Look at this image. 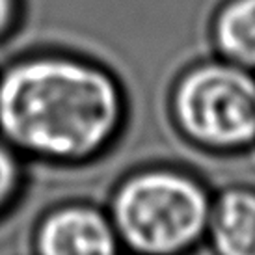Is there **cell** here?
<instances>
[{"label": "cell", "mask_w": 255, "mask_h": 255, "mask_svg": "<svg viewBox=\"0 0 255 255\" xmlns=\"http://www.w3.org/2000/svg\"><path fill=\"white\" fill-rule=\"evenodd\" d=\"M123 121L120 82L93 62L43 54L0 75V138L19 155L84 162L116 140Z\"/></svg>", "instance_id": "cell-1"}, {"label": "cell", "mask_w": 255, "mask_h": 255, "mask_svg": "<svg viewBox=\"0 0 255 255\" xmlns=\"http://www.w3.org/2000/svg\"><path fill=\"white\" fill-rule=\"evenodd\" d=\"M171 112L181 134L213 153L255 145V73L226 60L201 62L179 77Z\"/></svg>", "instance_id": "cell-3"}, {"label": "cell", "mask_w": 255, "mask_h": 255, "mask_svg": "<svg viewBox=\"0 0 255 255\" xmlns=\"http://www.w3.org/2000/svg\"><path fill=\"white\" fill-rule=\"evenodd\" d=\"M21 15V0H0V39L7 36Z\"/></svg>", "instance_id": "cell-8"}, {"label": "cell", "mask_w": 255, "mask_h": 255, "mask_svg": "<svg viewBox=\"0 0 255 255\" xmlns=\"http://www.w3.org/2000/svg\"><path fill=\"white\" fill-rule=\"evenodd\" d=\"M211 30L222 60L255 73V0H224Z\"/></svg>", "instance_id": "cell-6"}, {"label": "cell", "mask_w": 255, "mask_h": 255, "mask_svg": "<svg viewBox=\"0 0 255 255\" xmlns=\"http://www.w3.org/2000/svg\"><path fill=\"white\" fill-rule=\"evenodd\" d=\"M22 186L21 155L0 138V213L15 201Z\"/></svg>", "instance_id": "cell-7"}, {"label": "cell", "mask_w": 255, "mask_h": 255, "mask_svg": "<svg viewBox=\"0 0 255 255\" xmlns=\"http://www.w3.org/2000/svg\"><path fill=\"white\" fill-rule=\"evenodd\" d=\"M213 196L205 184L171 168L123 179L110 199L121 246L136 255H183L207 239Z\"/></svg>", "instance_id": "cell-2"}, {"label": "cell", "mask_w": 255, "mask_h": 255, "mask_svg": "<svg viewBox=\"0 0 255 255\" xmlns=\"http://www.w3.org/2000/svg\"><path fill=\"white\" fill-rule=\"evenodd\" d=\"M207 241L216 255H255V188L229 186L213 198Z\"/></svg>", "instance_id": "cell-5"}, {"label": "cell", "mask_w": 255, "mask_h": 255, "mask_svg": "<svg viewBox=\"0 0 255 255\" xmlns=\"http://www.w3.org/2000/svg\"><path fill=\"white\" fill-rule=\"evenodd\" d=\"M36 255H120L121 241L110 214L93 205L52 209L37 224Z\"/></svg>", "instance_id": "cell-4"}]
</instances>
